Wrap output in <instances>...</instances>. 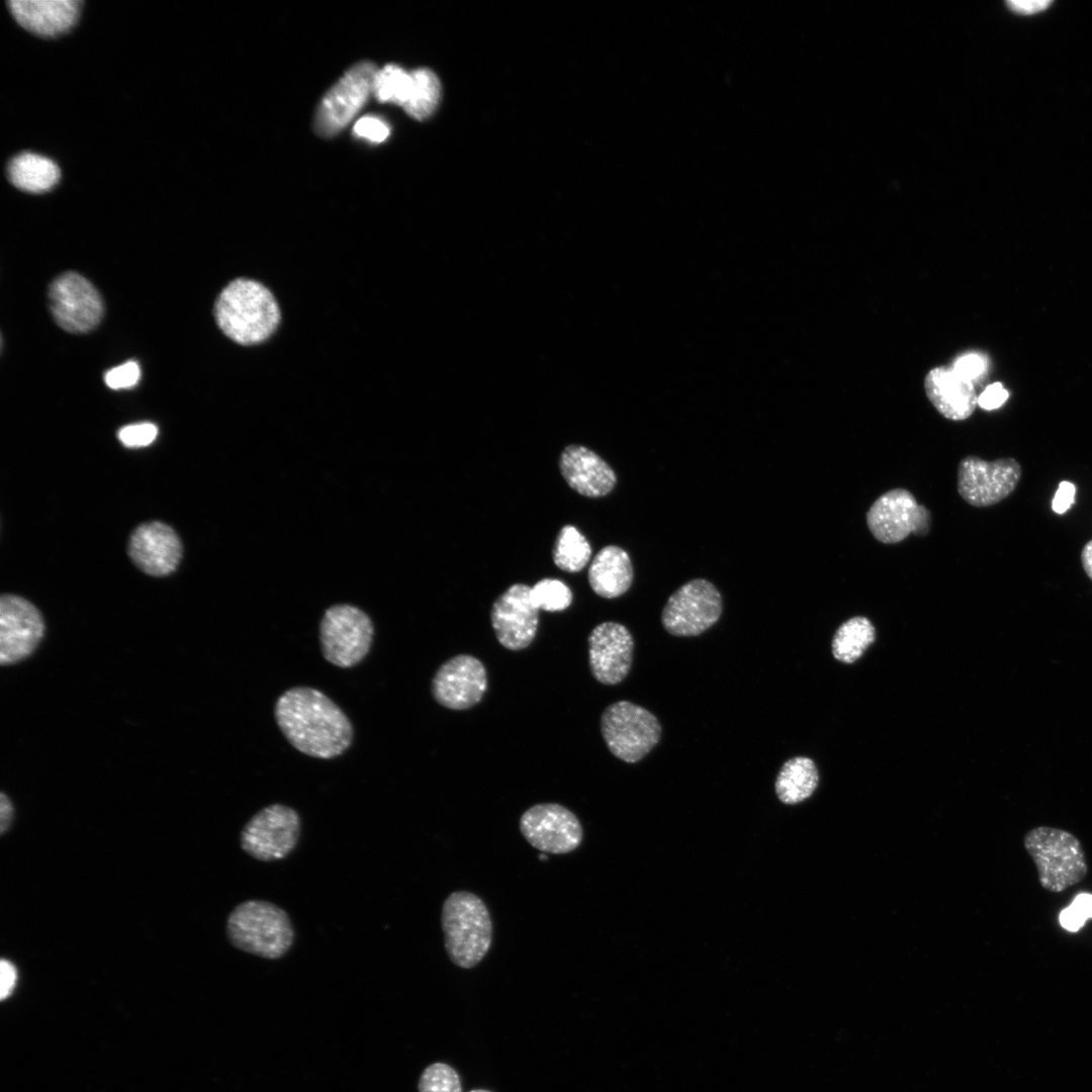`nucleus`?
Returning a JSON list of instances; mask_svg holds the SVG:
<instances>
[{"label": "nucleus", "instance_id": "nucleus-1", "mask_svg": "<svg viewBox=\"0 0 1092 1092\" xmlns=\"http://www.w3.org/2000/svg\"><path fill=\"white\" fill-rule=\"evenodd\" d=\"M274 715L288 742L298 751L330 759L343 754L353 740V726L343 710L321 691L294 687L276 701Z\"/></svg>", "mask_w": 1092, "mask_h": 1092}, {"label": "nucleus", "instance_id": "nucleus-2", "mask_svg": "<svg viewBox=\"0 0 1092 1092\" xmlns=\"http://www.w3.org/2000/svg\"><path fill=\"white\" fill-rule=\"evenodd\" d=\"M213 316L219 331L244 348L268 343L283 321L273 291L259 280L241 276L220 290L214 301Z\"/></svg>", "mask_w": 1092, "mask_h": 1092}, {"label": "nucleus", "instance_id": "nucleus-3", "mask_svg": "<svg viewBox=\"0 0 1092 1092\" xmlns=\"http://www.w3.org/2000/svg\"><path fill=\"white\" fill-rule=\"evenodd\" d=\"M441 927L450 961L465 970L476 967L487 954L493 927L483 900L468 891H455L444 901Z\"/></svg>", "mask_w": 1092, "mask_h": 1092}, {"label": "nucleus", "instance_id": "nucleus-4", "mask_svg": "<svg viewBox=\"0 0 1092 1092\" xmlns=\"http://www.w3.org/2000/svg\"><path fill=\"white\" fill-rule=\"evenodd\" d=\"M226 935L232 945L242 951L278 960L291 948L295 932L284 909L266 900L251 899L230 913Z\"/></svg>", "mask_w": 1092, "mask_h": 1092}, {"label": "nucleus", "instance_id": "nucleus-5", "mask_svg": "<svg viewBox=\"0 0 1092 1092\" xmlns=\"http://www.w3.org/2000/svg\"><path fill=\"white\" fill-rule=\"evenodd\" d=\"M1023 845L1033 860L1041 887L1060 893L1081 882L1088 864L1080 840L1071 832L1038 826L1026 832Z\"/></svg>", "mask_w": 1092, "mask_h": 1092}, {"label": "nucleus", "instance_id": "nucleus-6", "mask_svg": "<svg viewBox=\"0 0 1092 1092\" xmlns=\"http://www.w3.org/2000/svg\"><path fill=\"white\" fill-rule=\"evenodd\" d=\"M601 733L613 755L634 763L658 743L661 725L645 708L629 701H618L603 712Z\"/></svg>", "mask_w": 1092, "mask_h": 1092}, {"label": "nucleus", "instance_id": "nucleus-7", "mask_svg": "<svg viewBox=\"0 0 1092 1092\" xmlns=\"http://www.w3.org/2000/svg\"><path fill=\"white\" fill-rule=\"evenodd\" d=\"M373 635V623L364 611L348 604L332 606L320 624L323 656L336 666L353 667L368 654Z\"/></svg>", "mask_w": 1092, "mask_h": 1092}, {"label": "nucleus", "instance_id": "nucleus-8", "mask_svg": "<svg viewBox=\"0 0 1092 1092\" xmlns=\"http://www.w3.org/2000/svg\"><path fill=\"white\" fill-rule=\"evenodd\" d=\"M301 831L298 813L283 804L262 808L245 824L240 834L242 849L260 861L285 858L296 847Z\"/></svg>", "mask_w": 1092, "mask_h": 1092}, {"label": "nucleus", "instance_id": "nucleus-9", "mask_svg": "<svg viewBox=\"0 0 1092 1092\" xmlns=\"http://www.w3.org/2000/svg\"><path fill=\"white\" fill-rule=\"evenodd\" d=\"M378 69L370 61L352 66L325 94L314 117V130L322 138H332L343 130L373 94Z\"/></svg>", "mask_w": 1092, "mask_h": 1092}, {"label": "nucleus", "instance_id": "nucleus-10", "mask_svg": "<svg viewBox=\"0 0 1092 1092\" xmlns=\"http://www.w3.org/2000/svg\"><path fill=\"white\" fill-rule=\"evenodd\" d=\"M722 609V597L715 584L695 578L668 598L661 613V623L673 636H698L720 619Z\"/></svg>", "mask_w": 1092, "mask_h": 1092}, {"label": "nucleus", "instance_id": "nucleus-11", "mask_svg": "<svg viewBox=\"0 0 1092 1092\" xmlns=\"http://www.w3.org/2000/svg\"><path fill=\"white\" fill-rule=\"evenodd\" d=\"M872 535L884 544H896L910 534L925 536L931 523L930 512L919 505L905 488H893L880 495L866 515Z\"/></svg>", "mask_w": 1092, "mask_h": 1092}, {"label": "nucleus", "instance_id": "nucleus-12", "mask_svg": "<svg viewBox=\"0 0 1092 1092\" xmlns=\"http://www.w3.org/2000/svg\"><path fill=\"white\" fill-rule=\"evenodd\" d=\"M48 298L56 323L70 333H87L103 316L104 306L98 290L88 279L73 271L52 281Z\"/></svg>", "mask_w": 1092, "mask_h": 1092}, {"label": "nucleus", "instance_id": "nucleus-13", "mask_svg": "<svg viewBox=\"0 0 1092 1092\" xmlns=\"http://www.w3.org/2000/svg\"><path fill=\"white\" fill-rule=\"evenodd\" d=\"M1019 463L1010 457L986 461L978 456L963 458L958 467V491L971 506L985 508L998 504L1017 486Z\"/></svg>", "mask_w": 1092, "mask_h": 1092}, {"label": "nucleus", "instance_id": "nucleus-14", "mask_svg": "<svg viewBox=\"0 0 1092 1092\" xmlns=\"http://www.w3.org/2000/svg\"><path fill=\"white\" fill-rule=\"evenodd\" d=\"M519 828L529 844L546 853H569L583 839V829L576 815L558 803L530 807L522 814Z\"/></svg>", "mask_w": 1092, "mask_h": 1092}, {"label": "nucleus", "instance_id": "nucleus-15", "mask_svg": "<svg viewBox=\"0 0 1092 1092\" xmlns=\"http://www.w3.org/2000/svg\"><path fill=\"white\" fill-rule=\"evenodd\" d=\"M44 634L40 612L15 595L0 598V663L10 665L28 657Z\"/></svg>", "mask_w": 1092, "mask_h": 1092}, {"label": "nucleus", "instance_id": "nucleus-16", "mask_svg": "<svg viewBox=\"0 0 1092 1092\" xmlns=\"http://www.w3.org/2000/svg\"><path fill=\"white\" fill-rule=\"evenodd\" d=\"M531 587L514 583L492 604L490 622L497 641L517 651L528 647L535 638L539 609L530 597Z\"/></svg>", "mask_w": 1092, "mask_h": 1092}, {"label": "nucleus", "instance_id": "nucleus-17", "mask_svg": "<svg viewBox=\"0 0 1092 1092\" xmlns=\"http://www.w3.org/2000/svg\"><path fill=\"white\" fill-rule=\"evenodd\" d=\"M487 688L486 670L482 662L469 654L449 658L436 671L431 691L441 706L451 710H466L480 702Z\"/></svg>", "mask_w": 1092, "mask_h": 1092}, {"label": "nucleus", "instance_id": "nucleus-18", "mask_svg": "<svg viewBox=\"0 0 1092 1092\" xmlns=\"http://www.w3.org/2000/svg\"><path fill=\"white\" fill-rule=\"evenodd\" d=\"M588 661L594 677L601 684L614 686L628 675L634 640L630 631L617 622L597 625L588 636Z\"/></svg>", "mask_w": 1092, "mask_h": 1092}, {"label": "nucleus", "instance_id": "nucleus-19", "mask_svg": "<svg viewBox=\"0 0 1092 1092\" xmlns=\"http://www.w3.org/2000/svg\"><path fill=\"white\" fill-rule=\"evenodd\" d=\"M128 554L145 573L164 576L178 566L182 545L170 526L161 522H150L132 532L128 542Z\"/></svg>", "mask_w": 1092, "mask_h": 1092}, {"label": "nucleus", "instance_id": "nucleus-20", "mask_svg": "<svg viewBox=\"0 0 1092 1092\" xmlns=\"http://www.w3.org/2000/svg\"><path fill=\"white\" fill-rule=\"evenodd\" d=\"M558 465L569 487L586 497L605 496L617 483V475L607 461L582 445L566 446Z\"/></svg>", "mask_w": 1092, "mask_h": 1092}, {"label": "nucleus", "instance_id": "nucleus-21", "mask_svg": "<svg viewBox=\"0 0 1092 1092\" xmlns=\"http://www.w3.org/2000/svg\"><path fill=\"white\" fill-rule=\"evenodd\" d=\"M79 0H11L8 9L24 29L43 37L67 32L77 21Z\"/></svg>", "mask_w": 1092, "mask_h": 1092}, {"label": "nucleus", "instance_id": "nucleus-22", "mask_svg": "<svg viewBox=\"0 0 1092 1092\" xmlns=\"http://www.w3.org/2000/svg\"><path fill=\"white\" fill-rule=\"evenodd\" d=\"M924 388L936 411L948 420L968 419L978 404L973 382L959 375L952 368L931 369L925 376Z\"/></svg>", "mask_w": 1092, "mask_h": 1092}, {"label": "nucleus", "instance_id": "nucleus-23", "mask_svg": "<svg viewBox=\"0 0 1092 1092\" xmlns=\"http://www.w3.org/2000/svg\"><path fill=\"white\" fill-rule=\"evenodd\" d=\"M633 566L629 554L617 545L603 547L588 568L592 589L605 599L624 595L633 581Z\"/></svg>", "mask_w": 1092, "mask_h": 1092}, {"label": "nucleus", "instance_id": "nucleus-24", "mask_svg": "<svg viewBox=\"0 0 1092 1092\" xmlns=\"http://www.w3.org/2000/svg\"><path fill=\"white\" fill-rule=\"evenodd\" d=\"M9 182L21 191L42 193L59 181L60 170L51 159L30 152L13 157L7 166Z\"/></svg>", "mask_w": 1092, "mask_h": 1092}, {"label": "nucleus", "instance_id": "nucleus-25", "mask_svg": "<svg viewBox=\"0 0 1092 1092\" xmlns=\"http://www.w3.org/2000/svg\"><path fill=\"white\" fill-rule=\"evenodd\" d=\"M819 781L814 761L806 756H795L781 767L775 783V790L781 802L795 805L808 799Z\"/></svg>", "mask_w": 1092, "mask_h": 1092}, {"label": "nucleus", "instance_id": "nucleus-26", "mask_svg": "<svg viewBox=\"0 0 1092 1092\" xmlns=\"http://www.w3.org/2000/svg\"><path fill=\"white\" fill-rule=\"evenodd\" d=\"M875 627L867 617H852L837 628L831 644L832 654L841 662L852 663L875 641Z\"/></svg>", "mask_w": 1092, "mask_h": 1092}, {"label": "nucleus", "instance_id": "nucleus-27", "mask_svg": "<svg viewBox=\"0 0 1092 1092\" xmlns=\"http://www.w3.org/2000/svg\"><path fill=\"white\" fill-rule=\"evenodd\" d=\"M441 95L438 77L427 68L411 72V87L403 109L412 117L423 120L436 109Z\"/></svg>", "mask_w": 1092, "mask_h": 1092}, {"label": "nucleus", "instance_id": "nucleus-28", "mask_svg": "<svg viewBox=\"0 0 1092 1092\" xmlns=\"http://www.w3.org/2000/svg\"><path fill=\"white\" fill-rule=\"evenodd\" d=\"M590 556L592 547L586 538L574 526H563L552 549L555 565L566 572H578L586 566Z\"/></svg>", "mask_w": 1092, "mask_h": 1092}, {"label": "nucleus", "instance_id": "nucleus-29", "mask_svg": "<svg viewBox=\"0 0 1092 1092\" xmlns=\"http://www.w3.org/2000/svg\"><path fill=\"white\" fill-rule=\"evenodd\" d=\"M410 87L411 73L397 65L389 64L377 71L373 82V95L379 102L403 106Z\"/></svg>", "mask_w": 1092, "mask_h": 1092}, {"label": "nucleus", "instance_id": "nucleus-30", "mask_svg": "<svg viewBox=\"0 0 1092 1092\" xmlns=\"http://www.w3.org/2000/svg\"><path fill=\"white\" fill-rule=\"evenodd\" d=\"M533 604L546 612H559L567 609L572 602L570 588L556 578H543L530 590Z\"/></svg>", "mask_w": 1092, "mask_h": 1092}, {"label": "nucleus", "instance_id": "nucleus-31", "mask_svg": "<svg viewBox=\"0 0 1092 1092\" xmlns=\"http://www.w3.org/2000/svg\"><path fill=\"white\" fill-rule=\"evenodd\" d=\"M418 1089L419 1092H462L458 1073L445 1063L428 1066L420 1076Z\"/></svg>", "mask_w": 1092, "mask_h": 1092}, {"label": "nucleus", "instance_id": "nucleus-32", "mask_svg": "<svg viewBox=\"0 0 1092 1092\" xmlns=\"http://www.w3.org/2000/svg\"><path fill=\"white\" fill-rule=\"evenodd\" d=\"M158 428L152 423H139L122 427L117 434L126 447L139 448L150 445L157 437Z\"/></svg>", "mask_w": 1092, "mask_h": 1092}, {"label": "nucleus", "instance_id": "nucleus-33", "mask_svg": "<svg viewBox=\"0 0 1092 1092\" xmlns=\"http://www.w3.org/2000/svg\"><path fill=\"white\" fill-rule=\"evenodd\" d=\"M141 377V369L136 362L127 361L108 370L104 376L106 385L112 389H123L134 386Z\"/></svg>", "mask_w": 1092, "mask_h": 1092}, {"label": "nucleus", "instance_id": "nucleus-34", "mask_svg": "<svg viewBox=\"0 0 1092 1092\" xmlns=\"http://www.w3.org/2000/svg\"><path fill=\"white\" fill-rule=\"evenodd\" d=\"M390 132L389 125L377 116L366 115L356 121L353 133L373 143L383 142Z\"/></svg>", "mask_w": 1092, "mask_h": 1092}, {"label": "nucleus", "instance_id": "nucleus-35", "mask_svg": "<svg viewBox=\"0 0 1092 1092\" xmlns=\"http://www.w3.org/2000/svg\"><path fill=\"white\" fill-rule=\"evenodd\" d=\"M986 360L978 354H967L959 357L952 369L962 377L973 382L986 371Z\"/></svg>", "mask_w": 1092, "mask_h": 1092}, {"label": "nucleus", "instance_id": "nucleus-36", "mask_svg": "<svg viewBox=\"0 0 1092 1092\" xmlns=\"http://www.w3.org/2000/svg\"><path fill=\"white\" fill-rule=\"evenodd\" d=\"M1053 3L1051 0H1009L1005 4L1014 14L1032 16L1046 11Z\"/></svg>", "mask_w": 1092, "mask_h": 1092}, {"label": "nucleus", "instance_id": "nucleus-37", "mask_svg": "<svg viewBox=\"0 0 1092 1092\" xmlns=\"http://www.w3.org/2000/svg\"><path fill=\"white\" fill-rule=\"evenodd\" d=\"M1008 398V391L999 382L993 383L978 396V405L991 411L1001 406Z\"/></svg>", "mask_w": 1092, "mask_h": 1092}, {"label": "nucleus", "instance_id": "nucleus-38", "mask_svg": "<svg viewBox=\"0 0 1092 1092\" xmlns=\"http://www.w3.org/2000/svg\"><path fill=\"white\" fill-rule=\"evenodd\" d=\"M1076 487L1069 481H1062L1055 493L1052 509L1057 514H1064L1073 505Z\"/></svg>", "mask_w": 1092, "mask_h": 1092}, {"label": "nucleus", "instance_id": "nucleus-39", "mask_svg": "<svg viewBox=\"0 0 1092 1092\" xmlns=\"http://www.w3.org/2000/svg\"><path fill=\"white\" fill-rule=\"evenodd\" d=\"M0 979V998L4 1000L11 995L17 979L16 968L11 962L7 960L1 961Z\"/></svg>", "mask_w": 1092, "mask_h": 1092}, {"label": "nucleus", "instance_id": "nucleus-40", "mask_svg": "<svg viewBox=\"0 0 1092 1092\" xmlns=\"http://www.w3.org/2000/svg\"><path fill=\"white\" fill-rule=\"evenodd\" d=\"M1059 921L1063 928L1075 932L1085 924L1086 919L1069 906L1061 911Z\"/></svg>", "mask_w": 1092, "mask_h": 1092}, {"label": "nucleus", "instance_id": "nucleus-41", "mask_svg": "<svg viewBox=\"0 0 1092 1092\" xmlns=\"http://www.w3.org/2000/svg\"><path fill=\"white\" fill-rule=\"evenodd\" d=\"M13 820V805L3 792L0 795V831L3 834L9 830Z\"/></svg>", "mask_w": 1092, "mask_h": 1092}, {"label": "nucleus", "instance_id": "nucleus-42", "mask_svg": "<svg viewBox=\"0 0 1092 1092\" xmlns=\"http://www.w3.org/2000/svg\"><path fill=\"white\" fill-rule=\"evenodd\" d=\"M1086 920L1092 918V895L1083 893L1075 897L1070 905Z\"/></svg>", "mask_w": 1092, "mask_h": 1092}, {"label": "nucleus", "instance_id": "nucleus-43", "mask_svg": "<svg viewBox=\"0 0 1092 1092\" xmlns=\"http://www.w3.org/2000/svg\"><path fill=\"white\" fill-rule=\"evenodd\" d=\"M1081 562L1089 578L1092 580V540L1087 542L1081 552Z\"/></svg>", "mask_w": 1092, "mask_h": 1092}, {"label": "nucleus", "instance_id": "nucleus-44", "mask_svg": "<svg viewBox=\"0 0 1092 1092\" xmlns=\"http://www.w3.org/2000/svg\"><path fill=\"white\" fill-rule=\"evenodd\" d=\"M469 1092H490V1091L485 1090V1089H474V1090H471Z\"/></svg>", "mask_w": 1092, "mask_h": 1092}]
</instances>
